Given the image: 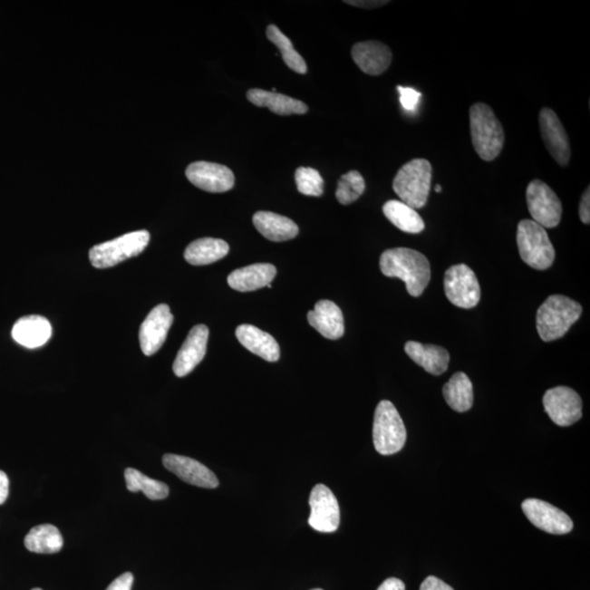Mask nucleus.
<instances>
[{"mask_svg":"<svg viewBox=\"0 0 590 590\" xmlns=\"http://www.w3.org/2000/svg\"><path fill=\"white\" fill-rule=\"evenodd\" d=\"M380 267L388 278H398L406 284L408 294L422 295L430 279L429 259L411 248L387 249L382 254Z\"/></svg>","mask_w":590,"mask_h":590,"instance_id":"nucleus-1","label":"nucleus"},{"mask_svg":"<svg viewBox=\"0 0 590 590\" xmlns=\"http://www.w3.org/2000/svg\"><path fill=\"white\" fill-rule=\"evenodd\" d=\"M583 308L570 297L556 295L547 297L537 312V331L544 342L560 339L581 317Z\"/></svg>","mask_w":590,"mask_h":590,"instance_id":"nucleus-2","label":"nucleus"},{"mask_svg":"<svg viewBox=\"0 0 590 590\" xmlns=\"http://www.w3.org/2000/svg\"><path fill=\"white\" fill-rule=\"evenodd\" d=\"M472 145L482 160L493 161L501 153L505 134L501 121H498L490 106L476 103L469 110Z\"/></svg>","mask_w":590,"mask_h":590,"instance_id":"nucleus-3","label":"nucleus"},{"mask_svg":"<svg viewBox=\"0 0 590 590\" xmlns=\"http://www.w3.org/2000/svg\"><path fill=\"white\" fill-rule=\"evenodd\" d=\"M432 166L425 159H414L401 168L393 179V191L401 201L414 210L421 209L428 203Z\"/></svg>","mask_w":590,"mask_h":590,"instance_id":"nucleus-4","label":"nucleus"},{"mask_svg":"<svg viewBox=\"0 0 590 590\" xmlns=\"http://www.w3.org/2000/svg\"><path fill=\"white\" fill-rule=\"evenodd\" d=\"M517 246L523 262L537 270L550 268L556 252L544 227L533 220H522L517 227Z\"/></svg>","mask_w":590,"mask_h":590,"instance_id":"nucleus-5","label":"nucleus"},{"mask_svg":"<svg viewBox=\"0 0 590 590\" xmlns=\"http://www.w3.org/2000/svg\"><path fill=\"white\" fill-rule=\"evenodd\" d=\"M407 430L400 412L391 401H382L376 407L373 423L374 448L381 455L398 453L406 444Z\"/></svg>","mask_w":590,"mask_h":590,"instance_id":"nucleus-6","label":"nucleus"},{"mask_svg":"<svg viewBox=\"0 0 590 590\" xmlns=\"http://www.w3.org/2000/svg\"><path fill=\"white\" fill-rule=\"evenodd\" d=\"M150 234L141 230L124 234L90 249V262L98 269L114 267L124 260L136 257L145 251Z\"/></svg>","mask_w":590,"mask_h":590,"instance_id":"nucleus-7","label":"nucleus"},{"mask_svg":"<svg viewBox=\"0 0 590 590\" xmlns=\"http://www.w3.org/2000/svg\"><path fill=\"white\" fill-rule=\"evenodd\" d=\"M444 290L451 305L461 308L477 306L481 297L480 285L476 274L464 264L451 266L446 271Z\"/></svg>","mask_w":590,"mask_h":590,"instance_id":"nucleus-8","label":"nucleus"},{"mask_svg":"<svg viewBox=\"0 0 590 590\" xmlns=\"http://www.w3.org/2000/svg\"><path fill=\"white\" fill-rule=\"evenodd\" d=\"M528 210L533 221L544 227L559 226L562 218V204L554 189L540 179H534L526 191Z\"/></svg>","mask_w":590,"mask_h":590,"instance_id":"nucleus-9","label":"nucleus"},{"mask_svg":"<svg viewBox=\"0 0 590 590\" xmlns=\"http://www.w3.org/2000/svg\"><path fill=\"white\" fill-rule=\"evenodd\" d=\"M544 406L547 416L560 427H570L583 416L582 398L570 387L559 386L546 391Z\"/></svg>","mask_w":590,"mask_h":590,"instance_id":"nucleus-10","label":"nucleus"},{"mask_svg":"<svg viewBox=\"0 0 590 590\" xmlns=\"http://www.w3.org/2000/svg\"><path fill=\"white\" fill-rule=\"evenodd\" d=\"M522 508L530 523L547 534L566 535L574 527L573 520L566 513L541 499H525Z\"/></svg>","mask_w":590,"mask_h":590,"instance_id":"nucleus-11","label":"nucleus"},{"mask_svg":"<svg viewBox=\"0 0 590 590\" xmlns=\"http://www.w3.org/2000/svg\"><path fill=\"white\" fill-rule=\"evenodd\" d=\"M311 515L308 518L313 529L320 533H334L339 527L340 508L337 498L326 486L313 488L310 496Z\"/></svg>","mask_w":590,"mask_h":590,"instance_id":"nucleus-12","label":"nucleus"},{"mask_svg":"<svg viewBox=\"0 0 590 590\" xmlns=\"http://www.w3.org/2000/svg\"><path fill=\"white\" fill-rule=\"evenodd\" d=\"M539 125L547 151L559 166H567L571 159V145L559 116L554 110L541 109Z\"/></svg>","mask_w":590,"mask_h":590,"instance_id":"nucleus-13","label":"nucleus"},{"mask_svg":"<svg viewBox=\"0 0 590 590\" xmlns=\"http://www.w3.org/2000/svg\"><path fill=\"white\" fill-rule=\"evenodd\" d=\"M186 178L196 188L209 193H225L233 189L236 178L230 169L212 162H194L186 169Z\"/></svg>","mask_w":590,"mask_h":590,"instance_id":"nucleus-14","label":"nucleus"},{"mask_svg":"<svg viewBox=\"0 0 590 590\" xmlns=\"http://www.w3.org/2000/svg\"><path fill=\"white\" fill-rule=\"evenodd\" d=\"M174 317L167 305H160L149 313L140 331V342L142 353L148 357L157 353L166 342Z\"/></svg>","mask_w":590,"mask_h":590,"instance_id":"nucleus-15","label":"nucleus"},{"mask_svg":"<svg viewBox=\"0 0 590 590\" xmlns=\"http://www.w3.org/2000/svg\"><path fill=\"white\" fill-rule=\"evenodd\" d=\"M163 465L180 480L189 485L206 488H215L219 486V480L214 472L189 457L167 454L163 456Z\"/></svg>","mask_w":590,"mask_h":590,"instance_id":"nucleus-16","label":"nucleus"},{"mask_svg":"<svg viewBox=\"0 0 590 590\" xmlns=\"http://www.w3.org/2000/svg\"><path fill=\"white\" fill-rule=\"evenodd\" d=\"M209 329L205 325H197L189 334L178 357L174 361L175 375L184 377L193 372L197 365L204 360L208 343Z\"/></svg>","mask_w":590,"mask_h":590,"instance_id":"nucleus-17","label":"nucleus"},{"mask_svg":"<svg viewBox=\"0 0 590 590\" xmlns=\"http://www.w3.org/2000/svg\"><path fill=\"white\" fill-rule=\"evenodd\" d=\"M357 66L370 76H380L391 66L392 53L386 44L379 41L360 42L351 51Z\"/></svg>","mask_w":590,"mask_h":590,"instance_id":"nucleus-18","label":"nucleus"},{"mask_svg":"<svg viewBox=\"0 0 590 590\" xmlns=\"http://www.w3.org/2000/svg\"><path fill=\"white\" fill-rule=\"evenodd\" d=\"M307 320L313 328L327 339L337 340L343 336V314L332 301L317 302L315 308L308 312Z\"/></svg>","mask_w":590,"mask_h":590,"instance_id":"nucleus-19","label":"nucleus"},{"mask_svg":"<svg viewBox=\"0 0 590 590\" xmlns=\"http://www.w3.org/2000/svg\"><path fill=\"white\" fill-rule=\"evenodd\" d=\"M12 334L15 342L23 347L40 348L49 342L52 336V325L44 316H24L15 324Z\"/></svg>","mask_w":590,"mask_h":590,"instance_id":"nucleus-20","label":"nucleus"},{"mask_svg":"<svg viewBox=\"0 0 590 590\" xmlns=\"http://www.w3.org/2000/svg\"><path fill=\"white\" fill-rule=\"evenodd\" d=\"M277 275V269L271 264H254L234 270L227 277V284L232 289L249 292L271 285Z\"/></svg>","mask_w":590,"mask_h":590,"instance_id":"nucleus-21","label":"nucleus"},{"mask_svg":"<svg viewBox=\"0 0 590 590\" xmlns=\"http://www.w3.org/2000/svg\"><path fill=\"white\" fill-rule=\"evenodd\" d=\"M405 351L414 363L421 366L430 374L442 375L449 369V351L440 345L408 342Z\"/></svg>","mask_w":590,"mask_h":590,"instance_id":"nucleus-22","label":"nucleus"},{"mask_svg":"<svg viewBox=\"0 0 590 590\" xmlns=\"http://www.w3.org/2000/svg\"><path fill=\"white\" fill-rule=\"evenodd\" d=\"M236 334L243 347L258 357L268 363H277L280 359L279 344L268 333L252 325H241L237 328Z\"/></svg>","mask_w":590,"mask_h":590,"instance_id":"nucleus-23","label":"nucleus"},{"mask_svg":"<svg viewBox=\"0 0 590 590\" xmlns=\"http://www.w3.org/2000/svg\"><path fill=\"white\" fill-rule=\"evenodd\" d=\"M253 223L263 237L273 242L290 241L299 234V227L289 218L270 211H258Z\"/></svg>","mask_w":590,"mask_h":590,"instance_id":"nucleus-24","label":"nucleus"},{"mask_svg":"<svg viewBox=\"0 0 590 590\" xmlns=\"http://www.w3.org/2000/svg\"><path fill=\"white\" fill-rule=\"evenodd\" d=\"M247 99L254 105L267 108L278 115L306 114L308 111L307 105L300 100L262 89L248 90Z\"/></svg>","mask_w":590,"mask_h":590,"instance_id":"nucleus-25","label":"nucleus"},{"mask_svg":"<svg viewBox=\"0 0 590 590\" xmlns=\"http://www.w3.org/2000/svg\"><path fill=\"white\" fill-rule=\"evenodd\" d=\"M230 247L220 238L205 237L191 242L185 249L186 262L194 266H204L226 257Z\"/></svg>","mask_w":590,"mask_h":590,"instance_id":"nucleus-26","label":"nucleus"},{"mask_svg":"<svg viewBox=\"0 0 590 590\" xmlns=\"http://www.w3.org/2000/svg\"><path fill=\"white\" fill-rule=\"evenodd\" d=\"M443 395L448 405L457 412L470 411L474 405V387L469 377L462 372L455 373L446 382Z\"/></svg>","mask_w":590,"mask_h":590,"instance_id":"nucleus-27","label":"nucleus"},{"mask_svg":"<svg viewBox=\"0 0 590 590\" xmlns=\"http://www.w3.org/2000/svg\"><path fill=\"white\" fill-rule=\"evenodd\" d=\"M26 549L34 554H56L63 546V536L55 526L45 524L32 528L24 538Z\"/></svg>","mask_w":590,"mask_h":590,"instance_id":"nucleus-28","label":"nucleus"},{"mask_svg":"<svg viewBox=\"0 0 590 590\" xmlns=\"http://www.w3.org/2000/svg\"><path fill=\"white\" fill-rule=\"evenodd\" d=\"M382 212L393 226L405 233L418 234L424 230V221L416 210L401 200H388Z\"/></svg>","mask_w":590,"mask_h":590,"instance_id":"nucleus-29","label":"nucleus"},{"mask_svg":"<svg viewBox=\"0 0 590 590\" xmlns=\"http://www.w3.org/2000/svg\"><path fill=\"white\" fill-rule=\"evenodd\" d=\"M266 35H267L271 44L278 47L286 66L300 74H305L307 73L305 58L295 51L289 37L285 36L277 25H268L267 30H266Z\"/></svg>","mask_w":590,"mask_h":590,"instance_id":"nucleus-30","label":"nucleus"},{"mask_svg":"<svg viewBox=\"0 0 590 590\" xmlns=\"http://www.w3.org/2000/svg\"><path fill=\"white\" fill-rule=\"evenodd\" d=\"M125 480L131 492L141 491L153 501L164 499L169 496V488L166 483L151 479L132 468H127L125 470Z\"/></svg>","mask_w":590,"mask_h":590,"instance_id":"nucleus-31","label":"nucleus"},{"mask_svg":"<svg viewBox=\"0 0 590 590\" xmlns=\"http://www.w3.org/2000/svg\"><path fill=\"white\" fill-rule=\"evenodd\" d=\"M365 190V180L358 171L343 175L338 182L336 198L340 204L347 206L358 200Z\"/></svg>","mask_w":590,"mask_h":590,"instance_id":"nucleus-32","label":"nucleus"},{"mask_svg":"<svg viewBox=\"0 0 590 590\" xmlns=\"http://www.w3.org/2000/svg\"><path fill=\"white\" fill-rule=\"evenodd\" d=\"M295 183L301 194L320 197L324 193V179L320 172L312 168H299L295 171Z\"/></svg>","mask_w":590,"mask_h":590,"instance_id":"nucleus-33","label":"nucleus"},{"mask_svg":"<svg viewBox=\"0 0 590 590\" xmlns=\"http://www.w3.org/2000/svg\"><path fill=\"white\" fill-rule=\"evenodd\" d=\"M397 90L398 93L401 95V103L402 108L407 111H416L422 94L412 88L398 86Z\"/></svg>","mask_w":590,"mask_h":590,"instance_id":"nucleus-34","label":"nucleus"},{"mask_svg":"<svg viewBox=\"0 0 590 590\" xmlns=\"http://www.w3.org/2000/svg\"><path fill=\"white\" fill-rule=\"evenodd\" d=\"M134 575L131 573L121 574L106 590H131Z\"/></svg>","mask_w":590,"mask_h":590,"instance_id":"nucleus-35","label":"nucleus"},{"mask_svg":"<svg viewBox=\"0 0 590 590\" xmlns=\"http://www.w3.org/2000/svg\"><path fill=\"white\" fill-rule=\"evenodd\" d=\"M420 590H454L450 585L444 583L442 579L435 576H429L420 586Z\"/></svg>","mask_w":590,"mask_h":590,"instance_id":"nucleus-36","label":"nucleus"},{"mask_svg":"<svg viewBox=\"0 0 590 590\" xmlns=\"http://www.w3.org/2000/svg\"><path fill=\"white\" fill-rule=\"evenodd\" d=\"M579 218L585 225L590 222V189L587 188L583 194L581 204H579Z\"/></svg>","mask_w":590,"mask_h":590,"instance_id":"nucleus-37","label":"nucleus"},{"mask_svg":"<svg viewBox=\"0 0 590 590\" xmlns=\"http://www.w3.org/2000/svg\"><path fill=\"white\" fill-rule=\"evenodd\" d=\"M344 4L350 5V6L363 8V9H375L390 4V2H384V0H345Z\"/></svg>","mask_w":590,"mask_h":590,"instance_id":"nucleus-38","label":"nucleus"},{"mask_svg":"<svg viewBox=\"0 0 590 590\" xmlns=\"http://www.w3.org/2000/svg\"><path fill=\"white\" fill-rule=\"evenodd\" d=\"M9 494V479L4 471L0 470V505L6 502Z\"/></svg>","mask_w":590,"mask_h":590,"instance_id":"nucleus-39","label":"nucleus"},{"mask_svg":"<svg viewBox=\"0 0 590 590\" xmlns=\"http://www.w3.org/2000/svg\"><path fill=\"white\" fill-rule=\"evenodd\" d=\"M377 590H406L405 584L398 578H388Z\"/></svg>","mask_w":590,"mask_h":590,"instance_id":"nucleus-40","label":"nucleus"},{"mask_svg":"<svg viewBox=\"0 0 590 590\" xmlns=\"http://www.w3.org/2000/svg\"><path fill=\"white\" fill-rule=\"evenodd\" d=\"M435 191H437V193H442V186L440 185L435 186Z\"/></svg>","mask_w":590,"mask_h":590,"instance_id":"nucleus-41","label":"nucleus"},{"mask_svg":"<svg viewBox=\"0 0 590 590\" xmlns=\"http://www.w3.org/2000/svg\"><path fill=\"white\" fill-rule=\"evenodd\" d=\"M32 590H42V589L41 588H34V589H32Z\"/></svg>","mask_w":590,"mask_h":590,"instance_id":"nucleus-42","label":"nucleus"},{"mask_svg":"<svg viewBox=\"0 0 590 590\" xmlns=\"http://www.w3.org/2000/svg\"><path fill=\"white\" fill-rule=\"evenodd\" d=\"M312 590H323V589L317 588V589H312Z\"/></svg>","mask_w":590,"mask_h":590,"instance_id":"nucleus-43","label":"nucleus"}]
</instances>
